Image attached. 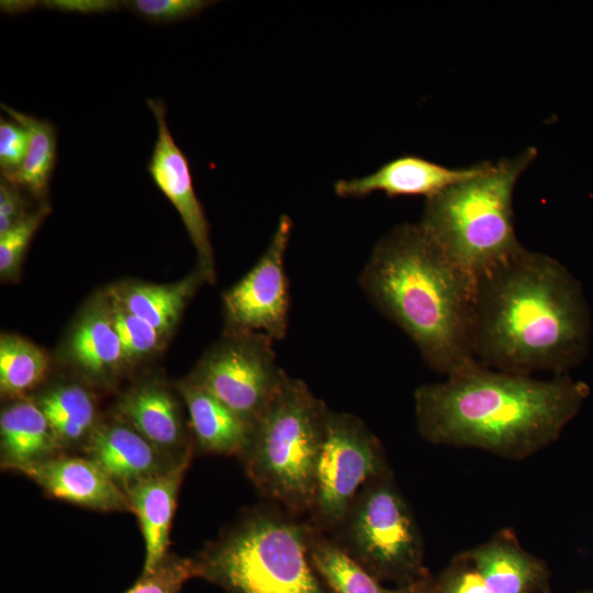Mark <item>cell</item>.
Segmentation results:
<instances>
[{"label":"cell","mask_w":593,"mask_h":593,"mask_svg":"<svg viewBox=\"0 0 593 593\" xmlns=\"http://www.w3.org/2000/svg\"><path fill=\"white\" fill-rule=\"evenodd\" d=\"M589 333L579 282L548 255L523 247L474 279L470 346L482 366L566 374L584 357Z\"/></svg>","instance_id":"6da1fadb"},{"label":"cell","mask_w":593,"mask_h":593,"mask_svg":"<svg viewBox=\"0 0 593 593\" xmlns=\"http://www.w3.org/2000/svg\"><path fill=\"white\" fill-rule=\"evenodd\" d=\"M590 388L567 374L549 380L474 362L414 393L419 435L434 445L524 459L559 438Z\"/></svg>","instance_id":"7a4b0ae2"},{"label":"cell","mask_w":593,"mask_h":593,"mask_svg":"<svg viewBox=\"0 0 593 593\" xmlns=\"http://www.w3.org/2000/svg\"><path fill=\"white\" fill-rule=\"evenodd\" d=\"M358 282L429 368L448 377L478 362L470 346L474 280L419 223L400 224L383 235Z\"/></svg>","instance_id":"3957f363"},{"label":"cell","mask_w":593,"mask_h":593,"mask_svg":"<svg viewBox=\"0 0 593 593\" xmlns=\"http://www.w3.org/2000/svg\"><path fill=\"white\" fill-rule=\"evenodd\" d=\"M312 529L273 503L256 505L193 558L197 578L226 593H327L309 556Z\"/></svg>","instance_id":"277c9868"},{"label":"cell","mask_w":593,"mask_h":593,"mask_svg":"<svg viewBox=\"0 0 593 593\" xmlns=\"http://www.w3.org/2000/svg\"><path fill=\"white\" fill-rule=\"evenodd\" d=\"M329 411L303 380L287 374L238 455L267 502L305 519Z\"/></svg>","instance_id":"5b68a950"},{"label":"cell","mask_w":593,"mask_h":593,"mask_svg":"<svg viewBox=\"0 0 593 593\" xmlns=\"http://www.w3.org/2000/svg\"><path fill=\"white\" fill-rule=\"evenodd\" d=\"M534 147L426 198L418 222L441 250L474 280L523 246L514 228L513 192L535 159Z\"/></svg>","instance_id":"8992f818"},{"label":"cell","mask_w":593,"mask_h":593,"mask_svg":"<svg viewBox=\"0 0 593 593\" xmlns=\"http://www.w3.org/2000/svg\"><path fill=\"white\" fill-rule=\"evenodd\" d=\"M331 537L382 583L407 588L429 575L419 527L391 470L360 490Z\"/></svg>","instance_id":"52a82bcc"},{"label":"cell","mask_w":593,"mask_h":593,"mask_svg":"<svg viewBox=\"0 0 593 593\" xmlns=\"http://www.w3.org/2000/svg\"><path fill=\"white\" fill-rule=\"evenodd\" d=\"M389 470L383 446L370 428L353 414L329 411L306 521L316 530L333 535L360 490Z\"/></svg>","instance_id":"ba28073f"},{"label":"cell","mask_w":593,"mask_h":593,"mask_svg":"<svg viewBox=\"0 0 593 593\" xmlns=\"http://www.w3.org/2000/svg\"><path fill=\"white\" fill-rule=\"evenodd\" d=\"M273 342L262 333L230 331L190 380L251 427L287 377L278 363Z\"/></svg>","instance_id":"9c48e42d"},{"label":"cell","mask_w":593,"mask_h":593,"mask_svg":"<svg viewBox=\"0 0 593 593\" xmlns=\"http://www.w3.org/2000/svg\"><path fill=\"white\" fill-rule=\"evenodd\" d=\"M292 226L290 216L281 215L262 256L224 294L223 304L231 331L262 333L273 340L286 337L290 293L284 257Z\"/></svg>","instance_id":"30bf717a"},{"label":"cell","mask_w":593,"mask_h":593,"mask_svg":"<svg viewBox=\"0 0 593 593\" xmlns=\"http://www.w3.org/2000/svg\"><path fill=\"white\" fill-rule=\"evenodd\" d=\"M157 124V139L147 165L156 187L178 211L197 249L200 270L206 281L215 278L209 223L194 192L188 159L176 144L167 121L166 105L160 99H146Z\"/></svg>","instance_id":"8fae6325"},{"label":"cell","mask_w":593,"mask_h":593,"mask_svg":"<svg viewBox=\"0 0 593 593\" xmlns=\"http://www.w3.org/2000/svg\"><path fill=\"white\" fill-rule=\"evenodd\" d=\"M16 471L56 499L101 512L131 511L123 489L90 458L54 456Z\"/></svg>","instance_id":"7c38bea8"},{"label":"cell","mask_w":593,"mask_h":593,"mask_svg":"<svg viewBox=\"0 0 593 593\" xmlns=\"http://www.w3.org/2000/svg\"><path fill=\"white\" fill-rule=\"evenodd\" d=\"M488 163L466 168H448L422 157L404 155L388 161L374 172L349 180H338L334 191L342 198H361L373 192L388 197H433L480 174Z\"/></svg>","instance_id":"4fadbf2b"},{"label":"cell","mask_w":593,"mask_h":593,"mask_svg":"<svg viewBox=\"0 0 593 593\" xmlns=\"http://www.w3.org/2000/svg\"><path fill=\"white\" fill-rule=\"evenodd\" d=\"M86 447L88 458L122 489L166 472L191 456L174 459L165 455L123 419L96 425Z\"/></svg>","instance_id":"5bb4252c"},{"label":"cell","mask_w":593,"mask_h":593,"mask_svg":"<svg viewBox=\"0 0 593 593\" xmlns=\"http://www.w3.org/2000/svg\"><path fill=\"white\" fill-rule=\"evenodd\" d=\"M191 456L160 474L123 489L131 511L138 517L145 541L143 572H150L167 557L169 533L179 488Z\"/></svg>","instance_id":"9a60e30c"},{"label":"cell","mask_w":593,"mask_h":593,"mask_svg":"<svg viewBox=\"0 0 593 593\" xmlns=\"http://www.w3.org/2000/svg\"><path fill=\"white\" fill-rule=\"evenodd\" d=\"M492 593H550L547 564L508 534L466 552Z\"/></svg>","instance_id":"2e32d148"},{"label":"cell","mask_w":593,"mask_h":593,"mask_svg":"<svg viewBox=\"0 0 593 593\" xmlns=\"http://www.w3.org/2000/svg\"><path fill=\"white\" fill-rule=\"evenodd\" d=\"M119 412L165 455L174 459L191 455L177 402L161 385L147 383L131 390L120 402Z\"/></svg>","instance_id":"e0dca14e"},{"label":"cell","mask_w":593,"mask_h":593,"mask_svg":"<svg viewBox=\"0 0 593 593\" xmlns=\"http://www.w3.org/2000/svg\"><path fill=\"white\" fill-rule=\"evenodd\" d=\"M1 463L16 470L55 456L61 447L37 403L19 401L1 412Z\"/></svg>","instance_id":"ac0fdd59"},{"label":"cell","mask_w":593,"mask_h":593,"mask_svg":"<svg viewBox=\"0 0 593 593\" xmlns=\"http://www.w3.org/2000/svg\"><path fill=\"white\" fill-rule=\"evenodd\" d=\"M198 447L211 454L239 455L250 427L204 388L188 380L180 384Z\"/></svg>","instance_id":"d6986e66"},{"label":"cell","mask_w":593,"mask_h":593,"mask_svg":"<svg viewBox=\"0 0 593 593\" xmlns=\"http://www.w3.org/2000/svg\"><path fill=\"white\" fill-rule=\"evenodd\" d=\"M309 556L327 593H403L405 588L384 585L331 536L312 529Z\"/></svg>","instance_id":"ffe728a7"},{"label":"cell","mask_w":593,"mask_h":593,"mask_svg":"<svg viewBox=\"0 0 593 593\" xmlns=\"http://www.w3.org/2000/svg\"><path fill=\"white\" fill-rule=\"evenodd\" d=\"M0 107L10 119L24 126L30 134V146L21 167L16 171L1 175V177L21 189L27 190L35 198H41L48 190L56 165L55 127L48 120L37 119L3 103Z\"/></svg>","instance_id":"44dd1931"},{"label":"cell","mask_w":593,"mask_h":593,"mask_svg":"<svg viewBox=\"0 0 593 593\" xmlns=\"http://www.w3.org/2000/svg\"><path fill=\"white\" fill-rule=\"evenodd\" d=\"M61 447L89 438L96 427V402L77 384H64L46 391L37 402Z\"/></svg>","instance_id":"7402d4cb"},{"label":"cell","mask_w":593,"mask_h":593,"mask_svg":"<svg viewBox=\"0 0 593 593\" xmlns=\"http://www.w3.org/2000/svg\"><path fill=\"white\" fill-rule=\"evenodd\" d=\"M201 279L205 280L202 271L172 286L136 284L115 298L126 311L163 335L175 325Z\"/></svg>","instance_id":"603a6c76"},{"label":"cell","mask_w":593,"mask_h":593,"mask_svg":"<svg viewBox=\"0 0 593 593\" xmlns=\"http://www.w3.org/2000/svg\"><path fill=\"white\" fill-rule=\"evenodd\" d=\"M70 350L75 361L96 376L112 372L125 361L112 317L101 312L80 321L72 333Z\"/></svg>","instance_id":"cb8c5ba5"},{"label":"cell","mask_w":593,"mask_h":593,"mask_svg":"<svg viewBox=\"0 0 593 593\" xmlns=\"http://www.w3.org/2000/svg\"><path fill=\"white\" fill-rule=\"evenodd\" d=\"M47 356L34 344L15 335L0 339V388L5 395L24 393L46 376Z\"/></svg>","instance_id":"d4e9b609"},{"label":"cell","mask_w":593,"mask_h":593,"mask_svg":"<svg viewBox=\"0 0 593 593\" xmlns=\"http://www.w3.org/2000/svg\"><path fill=\"white\" fill-rule=\"evenodd\" d=\"M112 304L111 317L125 361L135 360L154 351L163 335L152 325L126 311L116 298Z\"/></svg>","instance_id":"484cf974"},{"label":"cell","mask_w":593,"mask_h":593,"mask_svg":"<svg viewBox=\"0 0 593 593\" xmlns=\"http://www.w3.org/2000/svg\"><path fill=\"white\" fill-rule=\"evenodd\" d=\"M192 578H197L193 558L167 555L157 568L142 572L124 593H180L184 583Z\"/></svg>","instance_id":"4316f807"},{"label":"cell","mask_w":593,"mask_h":593,"mask_svg":"<svg viewBox=\"0 0 593 593\" xmlns=\"http://www.w3.org/2000/svg\"><path fill=\"white\" fill-rule=\"evenodd\" d=\"M48 213L49 205L44 203L37 211L27 214L13 228L0 235V273L2 278L12 277L19 270L32 237Z\"/></svg>","instance_id":"83f0119b"},{"label":"cell","mask_w":593,"mask_h":593,"mask_svg":"<svg viewBox=\"0 0 593 593\" xmlns=\"http://www.w3.org/2000/svg\"><path fill=\"white\" fill-rule=\"evenodd\" d=\"M122 3L149 22L172 23L197 15L213 2L205 0H130Z\"/></svg>","instance_id":"f1b7e54d"},{"label":"cell","mask_w":593,"mask_h":593,"mask_svg":"<svg viewBox=\"0 0 593 593\" xmlns=\"http://www.w3.org/2000/svg\"><path fill=\"white\" fill-rule=\"evenodd\" d=\"M433 593H492L465 552L433 580Z\"/></svg>","instance_id":"f546056e"},{"label":"cell","mask_w":593,"mask_h":593,"mask_svg":"<svg viewBox=\"0 0 593 593\" xmlns=\"http://www.w3.org/2000/svg\"><path fill=\"white\" fill-rule=\"evenodd\" d=\"M30 146L29 131L14 120L0 119V168L1 175L16 171Z\"/></svg>","instance_id":"4dcf8cb0"},{"label":"cell","mask_w":593,"mask_h":593,"mask_svg":"<svg viewBox=\"0 0 593 593\" xmlns=\"http://www.w3.org/2000/svg\"><path fill=\"white\" fill-rule=\"evenodd\" d=\"M21 188L1 177L0 181V235L19 224L27 214Z\"/></svg>","instance_id":"1f68e13d"},{"label":"cell","mask_w":593,"mask_h":593,"mask_svg":"<svg viewBox=\"0 0 593 593\" xmlns=\"http://www.w3.org/2000/svg\"><path fill=\"white\" fill-rule=\"evenodd\" d=\"M122 2L115 0H44L40 7L65 13H107L120 9Z\"/></svg>","instance_id":"d6a6232c"},{"label":"cell","mask_w":593,"mask_h":593,"mask_svg":"<svg viewBox=\"0 0 593 593\" xmlns=\"http://www.w3.org/2000/svg\"><path fill=\"white\" fill-rule=\"evenodd\" d=\"M1 10L8 13H23L40 7V1H1Z\"/></svg>","instance_id":"836d02e7"},{"label":"cell","mask_w":593,"mask_h":593,"mask_svg":"<svg viewBox=\"0 0 593 593\" xmlns=\"http://www.w3.org/2000/svg\"><path fill=\"white\" fill-rule=\"evenodd\" d=\"M433 578L428 575L424 580L407 586L403 593H433Z\"/></svg>","instance_id":"e575fe53"},{"label":"cell","mask_w":593,"mask_h":593,"mask_svg":"<svg viewBox=\"0 0 593 593\" xmlns=\"http://www.w3.org/2000/svg\"><path fill=\"white\" fill-rule=\"evenodd\" d=\"M577 593H593L592 591H581V592H577Z\"/></svg>","instance_id":"d590c367"}]
</instances>
